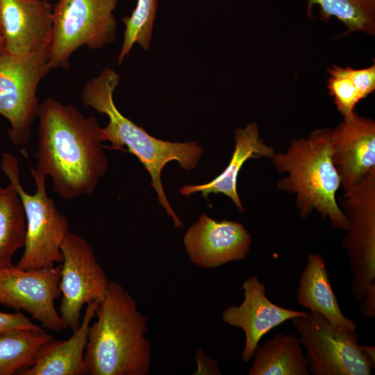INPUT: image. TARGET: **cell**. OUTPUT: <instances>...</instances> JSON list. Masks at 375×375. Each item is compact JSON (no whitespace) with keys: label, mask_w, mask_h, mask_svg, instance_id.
<instances>
[{"label":"cell","mask_w":375,"mask_h":375,"mask_svg":"<svg viewBox=\"0 0 375 375\" xmlns=\"http://www.w3.org/2000/svg\"><path fill=\"white\" fill-rule=\"evenodd\" d=\"M37 118L35 169L64 200L92 194L108 167L96 118L52 97L40 103Z\"/></svg>","instance_id":"cell-1"},{"label":"cell","mask_w":375,"mask_h":375,"mask_svg":"<svg viewBox=\"0 0 375 375\" xmlns=\"http://www.w3.org/2000/svg\"><path fill=\"white\" fill-rule=\"evenodd\" d=\"M119 81V75L113 69H103L97 76L86 83L82 92V101L85 106L108 117V124L101 129V140L110 142L109 149L124 151L138 158L151 176V185L157 194L160 206L172 219L174 227L181 228L183 223L174 212L163 189L161 174L165 166L174 160L184 170L194 169L204 149L196 142H174L158 139L123 115L113 99Z\"/></svg>","instance_id":"cell-2"},{"label":"cell","mask_w":375,"mask_h":375,"mask_svg":"<svg viewBox=\"0 0 375 375\" xmlns=\"http://www.w3.org/2000/svg\"><path fill=\"white\" fill-rule=\"evenodd\" d=\"M90 326L85 352L90 375H147L151 347L146 338L148 318L119 283L110 281Z\"/></svg>","instance_id":"cell-3"},{"label":"cell","mask_w":375,"mask_h":375,"mask_svg":"<svg viewBox=\"0 0 375 375\" xmlns=\"http://www.w3.org/2000/svg\"><path fill=\"white\" fill-rule=\"evenodd\" d=\"M330 132L323 128L294 140L285 152L275 153L271 160L278 173L287 174L277 183V189L295 195L301 218L316 210L333 228L346 231L348 220L336 201L341 185L332 161Z\"/></svg>","instance_id":"cell-4"},{"label":"cell","mask_w":375,"mask_h":375,"mask_svg":"<svg viewBox=\"0 0 375 375\" xmlns=\"http://www.w3.org/2000/svg\"><path fill=\"white\" fill-rule=\"evenodd\" d=\"M1 168L18 193L26 219L24 252L16 266L22 269H34L62 262L60 249L69 232V222L49 197L47 177L30 167L35 185V192L31 194L21 183L19 163L15 156L3 153Z\"/></svg>","instance_id":"cell-5"},{"label":"cell","mask_w":375,"mask_h":375,"mask_svg":"<svg viewBox=\"0 0 375 375\" xmlns=\"http://www.w3.org/2000/svg\"><path fill=\"white\" fill-rule=\"evenodd\" d=\"M119 0H58L53 8L49 67L68 68L72 55L86 47L99 49L117 35L114 11Z\"/></svg>","instance_id":"cell-6"},{"label":"cell","mask_w":375,"mask_h":375,"mask_svg":"<svg viewBox=\"0 0 375 375\" xmlns=\"http://www.w3.org/2000/svg\"><path fill=\"white\" fill-rule=\"evenodd\" d=\"M49 48L23 56L5 47L0 52V115L9 122L8 134L14 145H25L30 140L40 104L38 88L51 71Z\"/></svg>","instance_id":"cell-7"},{"label":"cell","mask_w":375,"mask_h":375,"mask_svg":"<svg viewBox=\"0 0 375 375\" xmlns=\"http://www.w3.org/2000/svg\"><path fill=\"white\" fill-rule=\"evenodd\" d=\"M313 375H369L373 364L358 343L356 331L341 328L307 312L291 319Z\"/></svg>","instance_id":"cell-8"},{"label":"cell","mask_w":375,"mask_h":375,"mask_svg":"<svg viewBox=\"0 0 375 375\" xmlns=\"http://www.w3.org/2000/svg\"><path fill=\"white\" fill-rule=\"evenodd\" d=\"M340 208L348 220L342 244L352 274L351 292L359 301L375 282V169L344 192Z\"/></svg>","instance_id":"cell-9"},{"label":"cell","mask_w":375,"mask_h":375,"mask_svg":"<svg viewBox=\"0 0 375 375\" xmlns=\"http://www.w3.org/2000/svg\"><path fill=\"white\" fill-rule=\"evenodd\" d=\"M62 260L59 288L62 295L60 315L72 331L81 322V310L106 294L110 281L88 241L69 231L61 246Z\"/></svg>","instance_id":"cell-10"},{"label":"cell","mask_w":375,"mask_h":375,"mask_svg":"<svg viewBox=\"0 0 375 375\" xmlns=\"http://www.w3.org/2000/svg\"><path fill=\"white\" fill-rule=\"evenodd\" d=\"M61 265L34 269L17 266L0 268V304L28 312L46 328L60 331L68 328L55 308Z\"/></svg>","instance_id":"cell-11"},{"label":"cell","mask_w":375,"mask_h":375,"mask_svg":"<svg viewBox=\"0 0 375 375\" xmlns=\"http://www.w3.org/2000/svg\"><path fill=\"white\" fill-rule=\"evenodd\" d=\"M251 240L250 233L242 223L215 220L204 213L188 228L183 243L194 264L203 268H215L244 259Z\"/></svg>","instance_id":"cell-12"},{"label":"cell","mask_w":375,"mask_h":375,"mask_svg":"<svg viewBox=\"0 0 375 375\" xmlns=\"http://www.w3.org/2000/svg\"><path fill=\"white\" fill-rule=\"evenodd\" d=\"M331 157L344 192L375 169V122L355 112L330 132Z\"/></svg>","instance_id":"cell-13"},{"label":"cell","mask_w":375,"mask_h":375,"mask_svg":"<svg viewBox=\"0 0 375 375\" xmlns=\"http://www.w3.org/2000/svg\"><path fill=\"white\" fill-rule=\"evenodd\" d=\"M244 299L239 306H231L222 312L223 321L241 328L245 335L242 358L249 361L264 335L288 320L305 315L299 311L281 307L266 295L265 286L256 276L249 277L243 283Z\"/></svg>","instance_id":"cell-14"},{"label":"cell","mask_w":375,"mask_h":375,"mask_svg":"<svg viewBox=\"0 0 375 375\" xmlns=\"http://www.w3.org/2000/svg\"><path fill=\"white\" fill-rule=\"evenodd\" d=\"M0 26L5 49L12 54L49 47L53 7L47 0H0Z\"/></svg>","instance_id":"cell-15"},{"label":"cell","mask_w":375,"mask_h":375,"mask_svg":"<svg viewBox=\"0 0 375 375\" xmlns=\"http://www.w3.org/2000/svg\"><path fill=\"white\" fill-rule=\"evenodd\" d=\"M234 140L233 152L223 172L206 183L182 186L179 189L182 195L189 197L200 192L208 200L210 194H223L231 199L239 211L244 212L237 190L238 178L242 166L252 158L272 159L276 152L272 147L265 143L261 138L256 122L249 123L244 128H237Z\"/></svg>","instance_id":"cell-16"},{"label":"cell","mask_w":375,"mask_h":375,"mask_svg":"<svg viewBox=\"0 0 375 375\" xmlns=\"http://www.w3.org/2000/svg\"><path fill=\"white\" fill-rule=\"evenodd\" d=\"M98 301L87 304L78 328L67 340L52 338L40 350L34 363L19 375H84L87 374L85 352L90 323L95 316Z\"/></svg>","instance_id":"cell-17"},{"label":"cell","mask_w":375,"mask_h":375,"mask_svg":"<svg viewBox=\"0 0 375 375\" xmlns=\"http://www.w3.org/2000/svg\"><path fill=\"white\" fill-rule=\"evenodd\" d=\"M297 302L303 308L317 313L341 328L356 331V324L347 318L340 307L331 285L323 257L310 253L299 278Z\"/></svg>","instance_id":"cell-18"},{"label":"cell","mask_w":375,"mask_h":375,"mask_svg":"<svg viewBox=\"0 0 375 375\" xmlns=\"http://www.w3.org/2000/svg\"><path fill=\"white\" fill-rule=\"evenodd\" d=\"M299 339L276 333L262 346L259 344L252 358L249 375H310L306 357Z\"/></svg>","instance_id":"cell-19"},{"label":"cell","mask_w":375,"mask_h":375,"mask_svg":"<svg viewBox=\"0 0 375 375\" xmlns=\"http://www.w3.org/2000/svg\"><path fill=\"white\" fill-rule=\"evenodd\" d=\"M24 208L11 183L0 193V268L12 266L15 252L24 247L26 239Z\"/></svg>","instance_id":"cell-20"},{"label":"cell","mask_w":375,"mask_h":375,"mask_svg":"<svg viewBox=\"0 0 375 375\" xmlns=\"http://www.w3.org/2000/svg\"><path fill=\"white\" fill-rule=\"evenodd\" d=\"M53 338L42 328L24 329L0 338V375L30 367L43 345Z\"/></svg>","instance_id":"cell-21"},{"label":"cell","mask_w":375,"mask_h":375,"mask_svg":"<svg viewBox=\"0 0 375 375\" xmlns=\"http://www.w3.org/2000/svg\"><path fill=\"white\" fill-rule=\"evenodd\" d=\"M314 5L319 7L321 19L331 17L342 22L348 33L375 34V0H308V15Z\"/></svg>","instance_id":"cell-22"},{"label":"cell","mask_w":375,"mask_h":375,"mask_svg":"<svg viewBox=\"0 0 375 375\" xmlns=\"http://www.w3.org/2000/svg\"><path fill=\"white\" fill-rule=\"evenodd\" d=\"M157 7V0H138L131 15L123 18L125 30L118 56L119 64L122 63L135 44H138L144 51L149 49Z\"/></svg>","instance_id":"cell-23"},{"label":"cell","mask_w":375,"mask_h":375,"mask_svg":"<svg viewBox=\"0 0 375 375\" xmlns=\"http://www.w3.org/2000/svg\"><path fill=\"white\" fill-rule=\"evenodd\" d=\"M328 72L330 74L327 85L329 93L343 118L350 117L356 112V106L362 98L347 75L345 67L333 65Z\"/></svg>","instance_id":"cell-24"},{"label":"cell","mask_w":375,"mask_h":375,"mask_svg":"<svg viewBox=\"0 0 375 375\" xmlns=\"http://www.w3.org/2000/svg\"><path fill=\"white\" fill-rule=\"evenodd\" d=\"M346 74L358 91L362 99L375 90V65L364 69L345 67Z\"/></svg>","instance_id":"cell-25"},{"label":"cell","mask_w":375,"mask_h":375,"mask_svg":"<svg viewBox=\"0 0 375 375\" xmlns=\"http://www.w3.org/2000/svg\"><path fill=\"white\" fill-rule=\"evenodd\" d=\"M38 328L40 326L33 324L21 312H0V338L17 331Z\"/></svg>","instance_id":"cell-26"},{"label":"cell","mask_w":375,"mask_h":375,"mask_svg":"<svg viewBox=\"0 0 375 375\" xmlns=\"http://www.w3.org/2000/svg\"><path fill=\"white\" fill-rule=\"evenodd\" d=\"M360 313L367 318L375 317V282L373 283L360 299Z\"/></svg>","instance_id":"cell-27"},{"label":"cell","mask_w":375,"mask_h":375,"mask_svg":"<svg viewBox=\"0 0 375 375\" xmlns=\"http://www.w3.org/2000/svg\"><path fill=\"white\" fill-rule=\"evenodd\" d=\"M360 348L365 356L375 365V347L374 346H367L360 344Z\"/></svg>","instance_id":"cell-28"},{"label":"cell","mask_w":375,"mask_h":375,"mask_svg":"<svg viewBox=\"0 0 375 375\" xmlns=\"http://www.w3.org/2000/svg\"><path fill=\"white\" fill-rule=\"evenodd\" d=\"M5 44L4 40L1 35H0V52L4 49Z\"/></svg>","instance_id":"cell-29"},{"label":"cell","mask_w":375,"mask_h":375,"mask_svg":"<svg viewBox=\"0 0 375 375\" xmlns=\"http://www.w3.org/2000/svg\"><path fill=\"white\" fill-rule=\"evenodd\" d=\"M3 189V188L0 186V193L2 192Z\"/></svg>","instance_id":"cell-30"},{"label":"cell","mask_w":375,"mask_h":375,"mask_svg":"<svg viewBox=\"0 0 375 375\" xmlns=\"http://www.w3.org/2000/svg\"><path fill=\"white\" fill-rule=\"evenodd\" d=\"M0 35H1V26H0Z\"/></svg>","instance_id":"cell-31"}]
</instances>
